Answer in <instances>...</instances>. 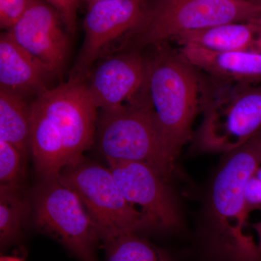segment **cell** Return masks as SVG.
<instances>
[{"mask_svg": "<svg viewBox=\"0 0 261 261\" xmlns=\"http://www.w3.org/2000/svg\"><path fill=\"white\" fill-rule=\"evenodd\" d=\"M211 187L206 224L213 243L233 261H261V252L245 233L248 217L245 192L261 166V130L226 153Z\"/></svg>", "mask_w": 261, "mask_h": 261, "instance_id": "cell-1", "label": "cell"}, {"mask_svg": "<svg viewBox=\"0 0 261 261\" xmlns=\"http://www.w3.org/2000/svg\"><path fill=\"white\" fill-rule=\"evenodd\" d=\"M147 57L146 89L165 149L173 163L192 138L200 108V82L196 68L166 43Z\"/></svg>", "mask_w": 261, "mask_h": 261, "instance_id": "cell-2", "label": "cell"}, {"mask_svg": "<svg viewBox=\"0 0 261 261\" xmlns=\"http://www.w3.org/2000/svg\"><path fill=\"white\" fill-rule=\"evenodd\" d=\"M260 15V3L247 0H158L113 53L156 47L186 33L250 21Z\"/></svg>", "mask_w": 261, "mask_h": 261, "instance_id": "cell-3", "label": "cell"}, {"mask_svg": "<svg viewBox=\"0 0 261 261\" xmlns=\"http://www.w3.org/2000/svg\"><path fill=\"white\" fill-rule=\"evenodd\" d=\"M96 133L98 148L108 163H145L166 180L172 174L174 163L165 149L146 85L130 102L101 110Z\"/></svg>", "mask_w": 261, "mask_h": 261, "instance_id": "cell-4", "label": "cell"}, {"mask_svg": "<svg viewBox=\"0 0 261 261\" xmlns=\"http://www.w3.org/2000/svg\"><path fill=\"white\" fill-rule=\"evenodd\" d=\"M202 111L196 148L228 153L261 130V85L225 82L203 101Z\"/></svg>", "mask_w": 261, "mask_h": 261, "instance_id": "cell-5", "label": "cell"}, {"mask_svg": "<svg viewBox=\"0 0 261 261\" xmlns=\"http://www.w3.org/2000/svg\"><path fill=\"white\" fill-rule=\"evenodd\" d=\"M58 179L80 196L104 243L149 228L143 216L125 199L109 168L82 158L66 166Z\"/></svg>", "mask_w": 261, "mask_h": 261, "instance_id": "cell-6", "label": "cell"}, {"mask_svg": "<svg viewBox=\"0 0 261 261\" xmlns=\"http://www.w3.org/2000/svg\"><path fill=\"white\" fill-rule=\"evenodd\" d=\"M37 227L64 245L82 261H97L101 240L97 225L80 196L58 178L44 180L35 197Z\"/></svg>", "mask_w": 261, "mask_h": 261, "instance_id": "cell-7", "label": "cell"}, {"mask_svg": "<svg viewBox=\"0 0 261 261\" xmlns=\"http://www.w3.org/2000/svg\"><path fill=\"white\" fill-rule=\"evenodd\" d=\"M61 136L68 166L83 158L94 144L98 108L87 92L85 82L68 80L35 99Z\"/></svg>", "mask_w": 261, "mask_h": 261, "instance_id": "cell-8", "label": "cell"}, {"mask_svg": "<svg viewBox=\"0 0 261 261\" xmlns=\"http://www.w3.org/2000/svg\"><path fill=\"white\" fill-rule=\"evenodd\" d=\"M147 8V0H111L88 5L83 44L69 80L86 82L94 63L140 25Z\"/></svg>", "mask_w": 261, "mask_h": 261, "instance_id": "cell-9", "label": "cell"}, {"mask_svg": "<svg viewBox=\"0 0 261 261\" xmlns=\"http://www.w3.org/2000/svg\"><path fill=\"white\" fill-rule=\"evenodd\" d=\"M110 170L127 202L140 213L149 228L176 229L181 223L176 198L166 181L152 167L140 162L113 161Z\"/></svg>", "mask_w": 261, "mask_h": 261, "instance_id": "cell-10", "label": "cell"}, {"mask_svg": "<svg viewBox=\"0 0 261 261\" xmlns=\"http://www.w3.org/2000/svg\"><path fill=\"white\" fill-rule=\"evenodd\" d=\"M7 32L55 76L62 74L69 53L70 33L60 13L45 0H32L21 18Z\"/></svg>", "mask_w": 261, "mask_h": 261, "instance_id": "cell-11", "label": "cell"}, {"mask_svg": "<svg viewBox=\"0 0 261 261\" xmlns=\"http://www.w3.org/2000/svg\"><path fill=\"white\" fill-rule=\"evenodd\" d=\"M147 58L139 51L112 53L89 73L87 92L98 110L110 109L133 100L147 82Z\"/></svg>", "mask_w": 261, "mask_h": 261, "instance_id": "cell-12", "label": "cell"}, {"mask_svg": "<svg viewBox=\"0 0 261 261\" xmlns=\"http://www.w3.org/2000/svg\"><path fill=\"white\" fill-rule=\"evenodd\" d=\"M55 75L15 42L8 32L0 35V87L34 99L53 88Z\"/></svg>", "mask_w": 261, "mask_h": 261, "instance_id": "cell-13", "label": "cell"}, {"mask_svg": "<svg viewBox=\"0 0 261 261\" xmlns=\"http://www.w3.org/2000/svg\"><path fill=\"white\" fill-rule=\"evenodd\" d=\"M179 53L196 68L225 82L261 83V53H214L194 46H181Z\"/></svg>", "mask_w": 261, "mask_h": 261, "instance_id": "cell-14", "label": "cell"}, {"mask_svg": "<svg viewBox=\"0 0 261 261\" xmlns=\"http://www.w3.org/2000/svg\"><path fill=\"white\" fill-rule=\"evenodd\" d=\"M181 46H194L214 53H261V30L252 20L221 24L186 33L173 39Z\"/></svg>", "mask_w": 261, "mask_h": 261, "instance_id": "cell-15", "label": "cell"}, {"mask_svg": "<svg viewBox=\"0 0 261 261\" xmlns=\"http://www.w3.org/2000/svg\"><path fill=\"white\" fill-rule=\"evenodd\" d=\"M31 152L38 174L44 180L58 178L68 166L61 136L35 101L30 104Z\"/></svg>", "mask_w": 261, "mask_h": 261, "instance_id": "cell-16", "label": "cell"}, {"mask_svg": "<svg viewBox=\"0 0 261 261\" xmlns=\"http://www.w3.org/2000/svg\"><path fill=\"white\" fill-rule=\"evenodd\" d=\"M0 140L14 146L27 159L31 152L30 104L0 87Z\"/></svg>", "mask_w": 261, "mask_h": 261, "instance_id": "cell-17", "label": "cell"}, {"mask_svg": "<svg viewBox=\"0 0 261 261\" xmlns=\"http://www.w3.org/2000/svg\"><path fill=\"white\" fill-rule=\"evenodd\" d=\"M106 261H170L161 249L128 233L106 242Z\"/></svg>", "mask_w": 261, "mask_h": 261, "instance_id": "cell-18", "label": "cell"}, {"mask_svg": "<svg viewBox=\"0 0 261 261\" xmlns=\"http://www.w3.org/2000/svg\"><path fill=\"white\" fill-rule=\"evenodd\" d=\"M18 187L0 185V244L8 246L19 238L27 203Z\"/></svg>", "mask_w": 261, "mask_h": 261, "instance_id": "cell-19", "label": "cell"}, {"mask_svg": "<svg viewBox=\"0 0 261 261\" xmlns=\"http://www.w3.org/2000/svg\"><path fill=\"white\" fill-rule=\"evenodd\" d=\"M25 159L14 146L0 140V183L19 187L24 176Z\"/></svg>", "mask_w": 261, "mask_h": 261, "instance_id": "cell-20", "label": "cell"}, {"mask_svg": "<svg viewBox=\"0 0 261 261\" xmlns=\"http://www.w3.org/2000/svg\"><path fill=\"white\" fill-rule=\"evenodd\" d=\"M32 0H0V27L10 30L28 9Z\"/></svg>", "mask_w": 261, "mask_h": 261, "instance_id": "cell-21", "label": "cell"}, {"mask_svg": "<svg viewBox=\"0 0 261 261\" xmlns=\"http://www.w3.org/2000/svg\"><path fill=\"white\" fill-rule=\"evenodd\" d=\"M61 15L67 30L70 34L76 29L77 14L80 7V0H45Z\"/></svg>", "mask_w": 261, "mask_h": 261, "instance_id": "cell-22", "label": "cell"}, {"mask_svg": "<svg viewBox=\"0 0 261 261\" xmlns=\"http://www.w3.org/2000/svg\"><path fill=\"white\" fill-rule=\"evenodd\" d=\"M252 227L256 231L257 236H258L259 243L257 245H258L259 249H260L261 252V221L254 224Z\"/></svg>", "mask_w": 261, "mask_h": 261, "instance_id": "cell-23", "label": "cell"}, {"mask_svg": "<svg viewBox=\"0 0 261 261\" xmlns=\"http://www.w3.org/2000/svg\"><path fill=\"white\" fill-rule=\"evenodd\" d=\"M0 261H23L21 259L16 257L2 256Z\"/></svg>", "mask_w": 261, "mask_h": 261, "instance_id": "cell-24", "label": "cell"}, {"mask_svg": "<svg viewBox=\"0 0 261 261\" xmlns=\"http://www.w3.org/2000/svg\"><path fill=\"white\" fill-rule=\"evenodd\" d=\"M105 1H111V0H80L81 3H85L86 4L88 5L91 4H93V3H100V2H105Z\"/></svg>", "mask_w": 261, "mask_h": 261, "instance_id": "cell-25", "label": "cell"}, {"mask_svg": "<svg viewBox=\"0 0 261 261\" xmlns=\"http://www.w3.org/2000/svg\"><path fill=\"white\" fill-rule=\"evenodd\" d=\"M254 23L257 24L258 25L259 28L261 29V15L260 16L257 17V18L254 19V20H252Z\"/></svg>", "mask_w": 261, "mask_h": 261, "instance_id": "cell-26", "label": "cell"}, {"mask_svg": "<svg viewBox=\"0 0 261 261\" xmlns=\"http://www.w3.org/2000/svg\"><path fill=\"white\" fill-rule=\"evenodd\" d=\"M255 176L261 181V166L255 171Z\"/></svg>", "mask_w": 261, "mask_h": 261, "instance_id": "cell-27", "label": "cell"}, {"mask_svg": "<svg viewBox=\"0 0 261 261\" xmlns=\"http://www.w3.org/2000/svg\"><path fill=\"white\" fill-rule=\"evenodd\" d=\"M247 1L255 2V3H260L261 4V0H247Z\"/></svg>", "mask_w": 261, "mask_h": 261, "instance_id": "cell-28", "label": "cell"}]
</instances>
